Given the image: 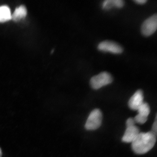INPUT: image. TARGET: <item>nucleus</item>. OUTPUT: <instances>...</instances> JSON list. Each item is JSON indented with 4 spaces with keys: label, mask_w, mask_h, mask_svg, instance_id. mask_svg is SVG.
Returning <instances> with one entry per match:
<instances>
[{
    "label": "nucleus",
    "mask_w": 157,
    "mask_h": 157,
    "mask_svg": "<svg viewBox=\"0 0 157 157\" xmlns=\"http://www.w3.org/2000/svg\"><path fill=\"white\" fill-rule=\"evenodd\" d=\"M156 140V135L152 131L140 132L132 143V148L135 153L144 154L153 148Z\"/></svg>",
    "instance_id": "1"
},
{
    "label": "nucleus",
    "mask_w": 157,
    "mask_h": 157,
    "mask_svg": "<svg viewBox=\"0 0 157 157\" xmlns=\"http://www.w3.org/2000/svg\"><path fill=\"white\" fill-rule=\"evenodd\" d=\"M113 81V77L111 75L105 71L93 76L90 80V84L92 88L97 90L111 83Z\"/></svg>",
    "instance_id": "2"
},
{
    "label": "nucleus",
    "mask_w": 157,
    "mask_h": 157,
    "mask_svg": "<svg viewBox=\"0 0 157 157\" xmlns=\"http://www.w3.org/2000/svg\"><path fill=\"white\" fill-rule=\"evenodd\" d=\"M102 117V113L100 109H94L90 114L86 121V129L88 130H94L99 128L101 126Z\"/></svg>",
    "instance_id": "3"
},
{
    "label": "nucleus",
    "mask_w": 157,
    "mask_h": 157,
    "mask_svg": "<svg viewBox=\"0 0 157 157\" xmlns=\"http://www.w3.org/2000/svg\"><path fill=\"white\" fill-rule=\"evenodd\" d=\"M98 50L103 52H109L113 54L122 53L123 47L117 43L110 40H105L100 43L98 46Z\"/></svg>",
    "instance_id": "4"
},
{
    "label": "nucleus",
    "mask_w": 157,
    "mask_h": 157,
    "mask_svg": "<svg viewBox=\"0 0 157 157\" xmlns=\"http://www.w3.org/2000/svg\"><path fill=\"white\" fill-rule=\"evenodd\" d=\"M157 27V15L155 13L143 23L141 28V33L145 36H151L156 32Z\"/></svg>",
    "instance_id": "5"
},
{
    "label": "nucleus",
    "mask_w": 157,
    "mask_h": 157,
    "mask_svg": "<svg viewBox=\"0 0 157 157\" xmlns=\"http://www.w3.org/2000/svg\"><path fill=\"white\" fill-rule=\"evenodd\" d=\"M143 99L144 96L142 90H137L129 100V107L133 110H137L140 106L144 102Z\"/></svg>",
    "instance_id": "6"
},
{
    "label": "nucleus",
    "mask_w": 157,
    "mask_h": 157,
    "mask_svg": "<svg viewBox=\"0 0 157 157\" xmlns=\"http://www.w3.org/2000/svg\"><path fill=\"white\" fill-rule=\"evenodd\" d=\"M140 133V129L136 125L128 127L122 137V140L124 142L132 143Z\"/></svg>",
    "instance_id": "7"
},
{
    "label": "nucleus",
    "mask_w": 157,
    "mask_h": 157,
    "mask_svg": "<svg viewBox=\"0 0 157 157\" xmlns=\"http://www.w3.org/2000/svg\"><path fill=\"white\" fill-rule=\"evenodd\" d=\"M124 5V1L123 0H105L102 5L103 9L108 10L113 7L121 8Z\"/></svg>",
    "instance_id": "8"
},
{
    "label": "nucleus",
    "mask_w": 157,
    "mask_h": 157,
    "mask_svg": "<svg viewBox=\"0 0 157 157\" xmlns=\"http://www.w3.org/2000/svg\"><path fill=\"white\" fill-rule=\"evenodd\" d=\"M27 14V10L25 6H20L16 8L14 12L11 14V19L15 21H18L24 18Z\"/></svg>",
    "instance_id": "9"
},
{
    "label": "nucleus",
    "mask_w": 157,
    "mask_h": 157,
    "mask_svg": "<svg viewBox=\"0 0 157 157\" xmlns=\"http://www.w3.org/2000/svg\"><path fill=\"white\" fill-rule=\"evenodd\" d=\"M11 19L10 9L7 6H0V22H6Z\"/></svg>",
    "instance_id": "10"
},
{
    "label": "nucleus",
    "mask_w": 157,
    "mask_h": 157,
    "mask_svg": "<svg viewBox=\"0 0 157 157\" xmlns=\"http://www.w3.org/2000/svg\"><path fill=\"white\" fill-rule=\"evenodd\" d=\"M137 110L139 114L148 117L150 113V108L148 103L143 102Z\"/></svg>",
    "instance_id": "11"
},
{
    "label": "nucleus",
    "mask_w": 157,
    "mask_h": 157,
    "mask_svg": "<svg viewBox=\"0 0 157 157\" xmlns=\"http://www.w3.org/2000/svg\"><path fill=\"white\" fill-rule=\"evenodd\" d=\"M134 119L136 123L143 124L146 122L147 119H148V117L138 114L135 117Z\"/></svg>",
    "instance_id": "12"
},
{
    "label": "nucleus",
    "mask_w": 157,
    "mask_h": 157,
    "mask_svg": "<svg viewBox=\"0 0 157 157\" xmlns=\"http://www.w3.org/2000/svg\"><path fill=\"white\" fill-rule=\"evenodd\" d=\"M135 121L134 118L130 117L127 120L126 125L127 127L134 126L135 125Z\"/></svg>",
    "instance_id": "13"
},
{
    "label": "nucleus",
    "mask_w": 157,
    "mask_h": 157,
    "mask_svg": "<svg viewBox=\"0 0 157 157\" xmlns=\"http://www.w3.org/2000/svg\"><path fill=\"white\" fill-rule=\"evenodd\" d=\"M157 131V116H156L155 118V120L154 124H153L152 127V130L151 131L154 132L155 134L156 135Z\"/></svg>",
    "instance_id": "14"
},
{
    "label": "nucleus",
    "mask_w": 157,
    "mask_h": 157,
    "mask_svg": "<svg viewBox=\"0 0 157 157\" xmlns=\"http://www.w3.org/2000/svg\"><path fill=\"white\" fill-rule=\"evenodd\" d=\"M134 1L138 4L143 5L146 3L147 1V0H135Z\"/></svg>",
    "instance_id": "15"
},
{
    "label": "nucleus",
    "mask_w": 157,
    "mask_h": 157,
    "mask_svg": "<svg viewBox=\"0 0 157 157\" xmlns=\"http://www.w3.org/2000/svg\"><path fill=\"white\" fill-rule=\"evenodd\" d=\"M2 150L1 148H0V157H2Z\"/></svg>",
    "instance_id": "16"
}]
</instances>
